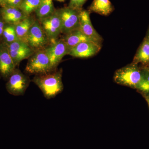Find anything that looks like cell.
Segmentation results:
<instances>
[{"mask_svg": "<svg viewBox=\"0 0 149 149\" xmlns=\"http://www.w3.org/2000/svg\"><path fill=\"white\" fill-rule=\"evenodd\" d=\"M50 60L54 70L57 67L65 56L68 55L69 49L62 39H58L50 43L45 49Z\"/></svg>", "mask_w": 149, "mask_h": 149, "instance_id": "obj_8", "label": "cell"}, {"mask_svg": "<svg viewBox=\"0 0 149 149\" xmlns=\"http://www.w3.org/2000/svg\"><path fill=\"white\" fill-rule=\"evenodd\" d=\"M16 68L11 57L8 47L5 43H0V76L8 79Z\"/></svg>", "mask_w": 149, "mask_h": 149, "instance_id": "obj_12", "label": "cell"}, {"mask_svg": "<svg viewBox=\"0 0 149 149\" xmlns=\"http://www.w3.org/2000/svg\"><path fill=\"white\" fill-rule=\"evenodd\" d=\"M87 0H70L68 7L78 10H82V7Z\"/></svg>", "mask_w": 149, "mask_h": 149, "instance_id": "obj_22", "label": "cell"}, {"mask_svg": "<svg viewBox=\"0 0 149 149\" xmlns=\"http://www.w3.org/2000/svg\"><path fill=\"white\" fill-rule=\"evenodd\" d=\"M5 24V22L3 20L2 18L0 16V43L2 42L3 31Z\"/></svg>", "mask_w": 149, "mask_h": 149, "instance_id": "obj_24", "label": "cell"}, {"mask_svg": "<svg viewBox=\"0 0 149 149\" xmlns=\"http://www.w3.org/2000/svg\"><path fill=\"white\" fill-rule=\"evenodd\" d=\"M8 47L11 57L16 67L22 61L29 58L35 52L27 43L19 40L11 43Z\"/></svg>", "mask_w": 149, "mask_h": 149, "instance_id": "obj_9", "label": "cell"}, {"mask_svg": "<svg viewBox=\"0 0 149 149\" xmlns=\"http://www.w3.org/2000/svg\"><path fill=\"white\" fill-rule=\"evenodd\" d=\"M56 1H63L65 0H56Z\"/></svg>", "mask_w": 149, "mask_h": 149, "instance_id": "obj_28", "label": "cell"}, {"mask_svg": "<svg viewBox=\"0 0 149 149\" xmlns=\"http://www.w3.org/2000/svg\"><path fill=\"white\" fill-rule=\"evenodd\" d=\"M18 40L14 24L6 23L3 31L1 42L5 43L8 45Z\"/></svg>", "mask_w": 149, "mask_h": 149, "instance_id": "obj_19", "label": "cell"}, {"mask_svg": "<svg viewBox=\"0 0 149 149\" xmlns=\"http://www.w3.org/2000/svg\"><path fill=\"white\" fill-rule=\"evenodd\" d=\"M142 72V78L136 88L149 94V70L148 68L144 69Z\"/></svg>", "mask_w": 149, "mask_h": 149, "instance_id": "obj_21", "label": "cell"}, {"mask_svg": "<svg viewBox=\"0 0 149 149\" xmlns=\"http://www.w3.org/2000/svg\"><path fill=\"white\" fill-rule=\"evenodd\" d=\"M101 48L100 43L92 41L83 42L72 48L68 55L74 57L86 58L97 54Z\"/></svg>", "mask_w": 149, "mask_h": 149, "instance_id": "obj_10", "label": "cell"}, {"mask_svg": "<svg viewBox=\"0 0 149 149\" xmlns=\"http://www.w3.org/2000/svg\"><path fill=\"white\" fill-rule=\"evenodd\" d=\"M22 1L23 0H5L2 6L19 8Z\"/></svg>", "mask_w": 149, "mask_h": 149, "instance_id": "obj_23", "label": "cell"}, {"mask_svg": "<svg viewBox=\"0 0 149 149\" xmlns=\"http://www.w3.org/2000/svg\"><path fill=\"white\" fill-rule=\"evenodd\" d=\"M146 100L147 101V102H148V104L149 106V97L147 98L146 99Z\"/></svg>", "mask_w": 149, "mask_h": 149, "instance_id": "obj_26", "label": "cell"}, {"mask_svg": "<svg viewBox=\"0 0 149 149\" xmlns=\"http://www.w3.org/2000/svg\"><path fill=\"white\" fill-rule=\"evenodd\" d=\"M62 76V70H56L46 74L35 75L32 81L42 91L44 97L50 100L63 91Z\"/></svg>", "mask_w": 149, "mask_h": 149, "instance_id": "obj_1", "label": "cell"}, {"mask_svg": "<svg viewBox=\"0 0 149 149\" xmlns=\"http://www.w3.org/2000/svg\"><path fill=\"white\" fill-rule=\"evenodd\" d=\"M113 10V6L109 0H94L88 10L90 13L94 12L101 15L107 16Z\"/></svg>", "mask_w": 149, "mask_h": 149, "instance_id": "obj_16", "label": "cell"}, {"mask_svg": "<svg viewBox=\"0 0 149 149\" xmlns=\"http://www.w3.org/2000/svg\"><path fill=\"white\" fill-rule=\"evenodd\" d=\"M39 22L50 43L58 39L59 36L62 33V24L57 10L52 15Z\"/></svg>", "mask_w": 149, "mask_h": 149, "instance_id": "obj_7", "label": "cell"}, {"mask_svg": "<svg viewBox=\"0 0 149 149\" xmlns=\"http://www.w3.org/2000/svg\"><path fill=\"white\" fill-rule=\"evenodd\" d=\"M0 78H1V76H0Z\"/></svg>", "mask_w": 149, "mask_h": 149, "instance_id": "obj_30", "label": "cell"}, {"mask_svg": "<svg viewBox=\"0 0 149 149\" xmlns=\"http://www.w3.org/2000/svg\"><path fill=\"white\" fill-rule=\"evenodd\" d=\"M62 39L66 44L69 49V51L72 48L80 43L89 41L94 42L84 35L79 29L72 31L66 35H64V36Z\"/></svg>", "mask_w": 149, "mask_h": 149, "instance_id": "obj_14", "label": "cell"}, {"mask_svg": "<svg viewBox=\"0 0 149 149\" xmlns=\"http://www.w3.org/2000/svg\"><path fill=\"white\" fill-rule=\"evenodd\" d=\"M147 39L149 40V32L148 33V37H147Z\"/></svg>", "mask_w": 149, "mask_h": 149, "instance_id": "obj_27", "label": "cell"}, {"mask_svg": "<svg viewBox=\"0 0 149 149\" xmlns=\"http://www.w3.org/2000/svg\"><path fill=\"white\" fill-rule=\"evenodd\" d=\"M25 70L35 75L46 74L54 71L50 59L45 49L35 51L28 58Z\"/></svg>", "mask_w": 149, "mask_h": 149, "instance_id": "obj_2", "label": "cell"}, {"mask_svg": "<svg viewBox=\"0 0 149 149\" xmlns=\"http://www.w3.org/2000/svg\"><path fill=\"white\" fill-rule=\"evenodd\" d=\"M56 11L52 0H43L35 13L40 21L52 15Z\"/></svg>", "mask_w": 149, "mask_h": 149, "instance_id": "obj_17", "label": "cell"}, {"mask_svg": "<svg viewBox=\"0 0 149 149\" xmlns=\"http://www.w3.org/2000/svg\"><path fill=\"white\" fill-rule=\"evenodd\" d=\"M142 78V72L135 65H131L118 69L115 73L116 83L124 86L136 88Z\"/></svg>", "mask_w": 149, "mask_h": 149, "instance_id": "obj_3", "label": "cell"}, {"mask_svg": "<svg viewBox=\"0 0 149 149\" xmlns=\"http://www.w3.org/2000/svg\"><path fill=\"white\" fill-rule=\"evenodd\" d=\"M134 62L136 63H149V41L147 38L145 39L139 48L134 58Z\"/></svg>", "mask_w": 149, "mask_h": 149, "instance_id": "obj_18", "label": "cell"}, {"mask_svg": "<svg viewBox=\"0 0 149 149\" xmlns=\"http://www.w3.org/2000/svg\"><path fill=\"white\" fill-rule=\"evenodd\" d=\"M148 69L149 70V68H148Z\"/></svg>", "mask_w": 149, "mask_h": 149, "instance_id": "obj_29", "label": "cell"}, {"mask_svg": "<svg viewBox=\"0 0 149 149\" xmlns=\"http://www.w3.org/2000/svg\"><path fill=\"white\" fill-rule=\"evenodd\" d=\"M43 0H23L19 8L26 15H30L38 8Z\"/></svg>", "mask_w": 149, "mask_h": 149, "instance_id": "obj_20", "label": "cell"}, {"mask_svg": "<svg viewBox=\"0 0 149 149\" xmlns=\"http://www.w3.org/2000/svg\"><path fill=\"white\" fill-rule=\"evenodd\" d=\"M5 1V0H0V5L2 6Z\"/></svg>", "mask_w": 149, "mask_h": 149, "instance_id": "obj_25", "label": "cell"}, {"mask_svg": "<svg viewBox=\"0 0 149 149\" xmlns=\"http://www.w3.org/2000/svg\"><path fill=\"white\" fill-rule=\"evenodd\" d=\"M26 42L35 51L45 49L50 44L45 32L37 19L29 30Z\"/></svg>", "mask_w": 149, "mask_h": 149, "instance_id": "obj_5", "label": "cell"}, {"mask_svg": "<svg viewBox=\"0 0 149 149\" xmlns=\"http://www.w3.org/2000/svg\"><path fill=\"white\" fill-rule=\"evenodd\" d=\"M57 11L61 19L62 33L66 35L79 29V14L80 10L68 6L59 9Z\"/></svg>", "mask_w": 149, "mask_h": 149, "instance_id": "obj_6", "label": "cell"}, {"mask_svg": "<svg viewBox=\"0 0 149 149\" xmlns=\"http://www.w3.org/2000/svg\"><path fill=\"white\" fill-rule=\"evenodd\" d=\"M30 83L29 77L22 73L20 70L15 68L8 78L6 85V89L13 95H23Z\"/></svg>", "mask_w": 149, "mask_h": 149, "instance_id": "obj_4", "label": "cell"}, {"mask_svg": "<svg viewBox=\"0 0 149 149\" xmlns=\"http://www.w3.org/2000/svg\"><path fill=\"white\" fill-rule=\"evenodd\" d=\"M0 16L6 23L14 25L28 16L19 8L11 6H3L0 9Z\"/></svg>", "mask_w": 149, "mask_h": 149, "instance_id": "obj_13", "label": "cell"}, {"mask_svg": "<svg viewBox=\"0 0 149 149\" xmlns=\"http://www.w3.org/2000/svg\"><path fill=\"white\" fill-rule=\"evenodd\" d=\"M35 20L36 19L34 17L29 15L20 22L15 24L18 40L26 42L29 30Z\"/></svg>", "mask_w": 149, "mask_h": 149, "instance_id": "obj_15", "label": "cell"}, {"mask_svg": "<svg viewBox=\"0 0 149 149\" xmlns=\"http://www.w3.org/2000/svg\"><path fill=\"white\" fill-rule=\"evenodd\" d=\"M88 10H80L79 14V29L84 35L94 42L101 44L103 39L92 24Z\"/></svg>", "mask_w": 149, "mask_h": 149, "instance_id": "obj_11", "label": "cell"}]
</instances>
